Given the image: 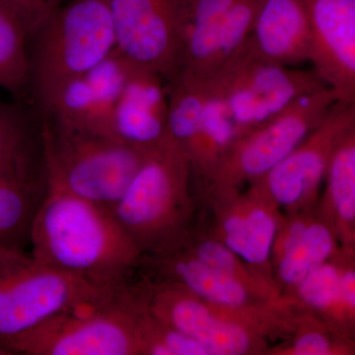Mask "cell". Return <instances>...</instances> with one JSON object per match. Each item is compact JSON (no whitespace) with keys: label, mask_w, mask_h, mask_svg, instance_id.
<instances>
[{"label":"cell","mask_w":355,"mask_h":355,"mask_svg":"<svg viewBox=\"0 0 355 355\" xmlns=\"http://www.w3.org/2000/svg\"><path fill=\"white\" fill-rule=\"evenodd\" d=\"M33 221L32 254L46 266L103 288H123L141 254L111 210L46 179Z\"/></svg>","instance_id":"cell-1"},{"label":"cell","mask_w":355,"mask_h":355,"mask_svg":"<svg viewBox=\"0 0 355 355\" xmlns=\"http://www.w3.org/2000/svg\"><path fill=\"white\" fill-rule=\"evenodd\" d=\"M114 50L108 0H69L32 36L29 94L44 111L60 89Z\"/></svg>","instance_id":"cell-2"},{"label":"cell","mask_w":355,"mask_h":355,"mask_svg":"<svg viewBox=\"0 0 355 355\" xmlns=\"http://www.w3.org/2000/svg\"><path fill=\"white\" fill-rule=\"evenodd\" d=\"M191 166L171 139L144 153L141 164L111 212L140 254L183 238Z\"/></svg>","instance_id":"cell-3"},{"label":"cell","mask_w":355,"mask_h":355,"mask_svg":"<svg viewBox=\"0 0 355 355\" xmlns=\"http://www.w3.org/2000/svg\"><path fill=\"white\" fill-rule=\"evenodd\" d=\"M44 177L76 197L111 209L123 197L144 153L111 137L44 118Z\"/></svg>","instance_id":"cell-4"},{"label":"cell","mask_w":355,"mask_h":355,"mask_svg":"<svg viewBox=\"0 0 355 355\" xmlns=\"http://www.w3.org/2000/svg\"><path fill=\"white\" fill-rule=\"evenodd\" d=\"M0 247V354L7 343L64 311L99 304L114 292Z\"/></svg>","instance_id":"cell-5"},{"label":"cell","mask_w":355,"mask_h":355,"mask_svg":"<svg viewBox=\"0 0 355 355\" xmlns=\"http://www.w3.org/2000/svg\"><path fill=\"white\" fill-rule=\"evenodd\" d=\"M139 300L130 286L99 304L64 311L10 340L4 354H137Z\"/></svg>","instance_id":"cell-6"},{"label":"cell","mask_w":355,"mask_h":355,"mask_svg":"<svg viewBox=\"0 0 355 355\" xmlns=\"http://www.w3.org/2000/svg\"><path fill=\"white\" fill-rule=\"evenodd\" d=\"M209 81L225 101L237 139L270 121L301 96L328 87L313 70L261 62L243 44Z\"/></svg>","instance_id":"cell-7"},{"label":"cell","mask_w":355,"mask_h":355,"mask_svg":"<svg viewBox=\"0 0 355 355\" xmlns=\"http://www.w3.org/2000/svg\"><path fill=\"white\" fill-rule=\"evenodd\" d=\"M338 96L330 87L299 97L284 111L235 140L209 184L212 191L235 190L256 181L291 153L321 123Z\"/></svg>","instance_id":"cell-8"},{"label":"cell","mask_w":355,"mask_h":355,"mask_svg":"<svg viewBox=\"0 0 355 355\" xmlns=\"http://www.w3.org/2000/svg\"><path fill=\"white\" fill-rule=\"evenodd\" d=\"M116 50L128 62L177 76L184 25V0H108Z\"/></svg>","instance_id":"cell-9"},{"label":"cell","mask_w":355,"mask_h":355,"mask_svg":"<svg viewBox=\"0 0 355 355\" xmlns=\"http://www.w3.org/2000/svg\"><path fill=\"white\" fill-rule=\"evenodd\" d=\"M355 123V102L336 101L319 125L291 153L254 181L251 193L294 209L312 200L326 176L331 153Z\"/></svg>","instance_id":"cell-10"},{"label":"cell","mask_w":355,"mask_h":355,"mask_svg":"<svg viewBox=\"0 0 355 355\" xmlns=\"http://www.w3.org/2000/svg\"><path fill=\"white\" fill-rule=\"evenodd\" d=\"M140 294L154 316L195 338L210 355H241L254 349L256 336L237 316L242 310L211 304L165 282H158Z\"/></svg>","instance_id":"cell-11"},{"label":"cell","mask_w":355,"mask_h":355,"mask_svg":"<svg viewBox=\"0 0 355 355\" xmlns=\"http://www.w3.org/2000/svg\"><path fill=\"white\" fill-rule=\"evenodd\" d=\"M130 62L114 50L102 62L58 91L44 118L116 140L114 114Z\"/></svg>","instance_id":"cell-12"},{"label":"cell","mask_w":355,"mask_h":355,"mask_svg":"<svg viewBox=\"0 0 355 355\" xmlns=\"http://www.w3.org/2000/svg\"><path fill=\"white\" fill-rule=\"evenodd\" d=\"M313 71L338 101L355 102V0H302Z\"/></svg>","instance_id":"cell-13"},{"label":"cell","mask_w":355,"mask_h":355,"mask_svg":"<svg viewBox=\"0 0 355 355\" xmlns=\"http://www.w3.org/2000/svg\"><path fill=\"white\" fill-rule=\"evenodd\" d=\"M168 85L160 74L130 62L114 114L119 141L144 153L164 144L168 132Z\"/></svg>","instance_id":"cell-14"},{"label":"cell","mask_w":355,"mask_h":355,"mask_svg":"<svg viewBox=\"0 0 355 355\" xmlns=\"http://www.w3.org/2000/svg\"><path fill=\"white\" fill-rule=\"evenodd\" d=\"M261 62L288 67L309 60V20L302 0H261L253 28L243 44Z\"/></svg>","instance_id":"cell-15"},{"label":"cell","mask_w":355,"mask_h":355,"mask_svg":"<svg viewBox=\"0 0 355 355\" xmlns=\"http://www.w3.org/2000/svg\"><path fill=\"white\" fill-rule=\"evenodd\" d=\"M229 205L219 217L220 241L252 266H266L279 229L277 217L266 202L248 198Z\"/></svg>","instance_id":"cell-16"},{"label":"cell","mask_w":355,"mask_h":355,"mask_svg":"<svg viewBox=\"0 0 355 355\" xmlns=\"http://www.w3.org/2000/svg\"><path fill=\"white\" fill-rule=\"evenodd\" d=\"M30 168L0 171V247L23 250L30 242L33 221L42 200L44 186L33 180Z\"/></svg>","instance_id":"cell-17"},{"label":"cell","mask_w":355,"mask_h":355,"mask_svg":"<svg viewBox=\"0 0 355 355\" xmlns=\"http://www.w3.org/2000/svg\"><path fill=\"white\" fill-rule=\"evenodd\" d=\"M30 44L24 21L0 0V89L14 97L29 94Z\"/></svg>","instance_id":"cell-18"},{"label":"cell","mask_w":355,"mask_h":355,"mask_svg":"<svg viewBox=\"0 0 355 355\" xmlns=\"http://www.w3.org/2000/svg\"><path fill=\"white\" fill-rule=\"evenodd\" d=\"M326 175L338 227L347 237L354 235L355 220V123L342 135L331 153Z\"/></svg>","instance_id":"cell-19"},{"label":"cell","mask_w":355,"mask_h":355,"mask_svg":"<svg viewBox=\"0 0 355 355\" xmlns=\"http://www.w3.org/2000/svg\"><path fill=\"white\" fill-rule=\"evenodd\" d=\"M335 248L331 229L310 220L298 241L277 261V277L287 286H297L306 275L330 259Z\"/></svg>","instance_id":"cell-20"},{"label":"cell","mask_w":355,"mask_h":355,"mask_svg":"<svg viewBox=\"0 0 355 355\" xmlns=\"http://www.w3.org/2000/svg\"><path fill=\"white\" fill-rule=\"evenodd\" d=\"M303 303L313 309L343 319L340 310V266L324 261L296 286Z\"/></svg>","instance_id":"cell-21"},{"label":"cell","mask_w":355,"mask_h":355,"mask_svg":"<svg viewBox=\"0 0 355 355\" xmlns=\"http://www.w3.org/2000/svg\"><path fill=\"white\" fill-rule=\"evenodd\" d=\"M30 167L27 128L15 107L0 102V171Z\"/></svg>","instance_id":"cell-22"},{"label":"cell","mask_w":355,"mask_h":355,"mask_svg":"<svg viewBox=\"0 0 355 355\" xmlns=\"http://www.w3.org/2000/svg\"><path fill=\"white\" fill-rule=\"evenodd\" d=\"M188 252L205 265L240 280L253 293H263L266 295L270 292L272 287L268 286V282L249 273L246 266L242 265L241 259L219 240H202Z\"/></svg>","instance_id":"cell-23"},{"label":"cell","mask_w":355,"mask_h":355,"mask_svg":"<svg viewBox=\"0 0 355 355\" xmlns=\"http://www.w3.org/2000/svg\"><path fill=\"white\" fill-rule=\"evenodd\" d=\"M24 21L31 38L40 27L69 0H3Z\"/></svg>","instance_id":"cell-24"},{"label":"cell","mask_w":355,"mask_h":355,"mask_svg":"<svg viewBox=\"0 0 355 355\" xmlns=\"http://www.w3.org/2000/svg\"><path fill=\"white\" fill-rule=\"evenodd\" d=\"M335 343L320 331H307L298 336L293 343L284 350L292 355H330L338 352Z\"/></svg>","instance_id":"cell-25"},{"label":"cell","mask_w":355,"mask_h":355,"mask_svg":"<svg viewBox=\"0 0 355 355\" xmlns=\"http://www.w3.org/2000/svg\"><path fill=\"white\" fill-rule=\"evenodd\" d=\"M340 310L343 319L354 320L355 311V272L352 266H340Z\"/></svg>","instance_id":"cell-26"}]
</instances>
